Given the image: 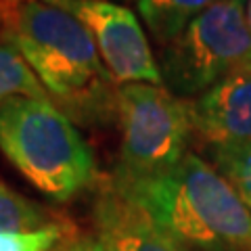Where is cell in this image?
Returning a JSON list of instances; mask_svg holds the SVG:
<instances>
[{
	"label": "cell",
	"instance_id": "1",
	"mask_svg": "<svg viewBox=\"0 0 251 251\" xmlns=\"http://www.w3.org/2000/svg\"><path fill=\"white\" fill-rule=\"evenodd\" d=\"M109 184L188 251H251V209L197 153L159 174L111 176Z\"/></svg>",
	"mask_w": 251,
	"mask_h": 251
},
{
	"label": "cell",
	"instance_id": "2",
	"mask_svg": "<svg viewBox=\"0 0 251 251\" xmlns=\"http://www.w3.org/2000/svg\"><path fill=\"white\" fill-rule=\"evenodd\" d=\"M0 19L50 100L69 117L115 113L117 84L74 15L44 0H0Z\"/></svg>",
	"mask_w": 251,
	"mask_h": 251
},
{
	"label": "cell",
	"instance_id": "3",
	"mask_svg": "<svg viewBox=\"0 0 251 251\" xmlns=\"http://www.w3.org/2000/svg\"><path fill=\"white\" fill-rule=\"evenodd\" d=\"M0 153L52 201H69L97 178L90 145L50 99L15 97L0 105Z\"/></svg>",
	"mask_w": 251,
	"mask_h": 251
},
{
	"label": "cell",
	"instance_id": "4",
	"mask_svg": "<svg viewBox=\"0 0 251 251\" xmlns=\"http://www.w3.org/2000/svg\"><path fill=\"white\" fill-rule=\"evenodd\" d=\"M247 0H222L195 19L157 59L161 82L191 100L234 72H251Z\"/></svg>",
	"mask_w": 251,
	"mask_h": 251
},
{
	"label": "cell",
	"instance_id": "5",
	"mask_svg": "<svg viewBox=\"0 0 251 251\" xmlns=\"http://www.w3.org/2000/svg\"><path fill=\"white\" fill-rule=\"evenodd\" d=\"M120 161L115 174L143 178L159 174L191 151L195 136L188 103L161 84H124L115 92Z\"/></svg>",
	"mask_w": 251,
	"mask_h": 251
},
{
	"label": "cell",
	"instance_id": "6",
	"mask_svg": "<svg viewBox=\"0 0 251 251\" xmlns=\"http://www.w3.org/2000/svg\"><path fill=\"white\" fill-rule=\"evenodd\" d=\"M82 23L117 86L161 84L159 65L138 15L115 0H44Z\"/></svg>",
	"mask_w": 251,
	"mask_h": 251
},
{
	"label": "cell",
	"instance_id": "7",
	"mask_svg": "<svg viewBox=\"0 0 251 251\" xmlns=\"http://www.w3.org/2000/svg\"><path fill=\"white\" fill-rule=\"evenodd\" d=\"M186 103L195 136L207 149L251 143V72L226 75Z\"/></svg>",
	"mask_w": 251,
	"mask_h": 251
},
{
	"label": "cell",
	"instance_id": "8",
	"mask_svg": "<svg viewBox=\"0 0 251 251\" xmlns=\"http://www.w3.org/2000/svg\"><path fill=\"white\" fill-rule=\"evenodd\" d=\"M94 226L109 251H188L111 184L94 203Z\"/></svg>",
	"mask_w": 251,
	"mask_h": 251
},
{
	"label": "cell",
	"instance_id": "9",
	"mask_svg": "<svg viewBox=\"0 0 251 251\" xmlns=\"http://www.w3.org/2000/svg\"><path fill=\"white\" fill-rule=\"evenodd\" d=\"M220 2L222 0H136V11L151 38L163 49Z\"/></svg>",
	"mask_w": 251,
	"mask_h": 251
},
{
	"label": "cell",
	"instance_id": "10",
	"mask_svg": "<svg viewBox=\"0 0 251 251\" xmlns=\"http://www.w3.org/2000/svg\"><path fill=\"white\" fill-rule=\"evenodd\" d=\"M15 97L50 99L17 44L2 29L0 31V105Z\"/></svg>",
	"mask_w": 251,
	"mask_h": 251
},
{
	"label": "cell",
	"instance_id": "11",
	"mask_svg": "<svg viewBox=\"0 0 251 251\" xmlns=\"http://www.w3.org/2000/svg\"><path fill=\"white\" fill-rule=\"evenodd\" d=\"M61 222L50 216L46 207L17 193L0 178V234L4 232H34Z\"/></svg>",
	"mask_w": 251,
	"mask_h": 251
},
{
	"label": "cell",
	"instance_id": "12",
	"mask_svg": "<svg viewBox=\"0 0 251 251\" xmlns=\"http://www.w3.org/2000/svg\"><path fill=\"white\" fill-rule=\"evenodd\" d=\"M209 159L220 174H222L239 197L251 209V143L234 147H211Z\"/></svg>",
	"mask_w": 251,
	"mask_h": 251
},
{
	"label": "cell",
	"instance_id": "13",
	"mask_svg": "<svg viewBox=\"0 0 251 251\" xmlns=\"http://www.w3.org/2000/svg\"><path fill=\"white\" fill-rule=\"evenodd\" d=\"M69 226L57 222L34 232H4L0 234V251H54L67 239Z\"/></svg>",
	"mask_w": 251,
	"mask_h": 251
},
{
	"label": "cell",
	"instance_id": "14",
	"mask_svg": "<svg viewBox=\"0 0 251 251\" xmlns=\"http://www.w3.org/2000/svg\"><path fill=\"white\" fill-rule=\"evenodd\" d=\"M54 251H109V249L103 245V241L99 237H88V234H84V237L65 239Z\"/></svg>",
	"mask_w": 251,
	"mask_h": 251
},
{
	"label": "cell",
	"instance_id": "15",
	"mask_svg": "<svg viewBox=\"0 0 251 251\" xmlns=\"http://www.w3.org/2000/svg\"><path fill=\"white\" fill-rule=\"evenodd\" d=\"M247 25H249V29H251V0H247Z\"/></svg>",
	"mask_w": 251,
	"mask_h": 251
}]
</instances>
